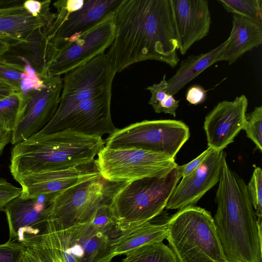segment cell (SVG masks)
Here are the masks:
<instances>
[{
	"label": "cell",
	"mask_w": 262,
	"mask_h": 262,
	"mask_svg": "<svg viewBox=\"0 0 262 262\" xmlns=\"http://www.w3.org/2000/svg\"><path fill=\"white\" fill-rule=\"evenodd\" d=\"M90 220L97 230L111 239L115 237L120 233L110 204L101 206Z\"/></svg>",
	"instance_id": "28"
},
{
	"label": "cell",
	"mask_w": 262,
	"mask_h": 262,
	"mask_svg": "<svg viewBox=\"0 0 262 262\" xmlns=\"http://www.w3.org/2000/svg\"><path fill=\"white\" fill-rule=\"evenodd\" d=\"M57 193L26 198L19 195L9 202L3 209L9 226V240L21 243L25 235L39 233L49 220L52 201Z\"/></svg>",
	"instance_id": "13"
},
{
	"label": "cell",
	"mask_w": 262,
	"mask_h": 262,
	"mask_svg": "<svg viewBox=\"0 0 262 262\" xmlns=\"http://www.w3.org/2000/svg\"><path fill=\"white\" fill-rule=\"evenodd\" d=\"M166 239L178 262H226L210 212L190 206L167 221Z\"/></svg>",
	"instance_id": "6"
},
{
	"label": "cell",
	"mask_w": 262,
	"mask_h": 262,
	"mask_svg": "<svg viewBox=\"0 0 262 262\" xmlns=\"http://www.w3.org/2000/svg\"><path fill=\"white\" fill-rule=\"evenodd\" d=\"M100 176L114 183H128L148 177L162 178L178 165L164 155L134 148L104 146L95 160Z\"/></svg>",
	"instance_id": "9"
},
{
	"label": "cell",
	"mask_w": 262,
	"mask_h": 262,
	"mask_svg": "<svg viewBox=\"0 0 262 262\" xmlns=\"http://www.w3.org/2000/svg\"><path fill=\"white\" fill-rule=\"evenodd\" d=\"M212 150V149L211 148L208 147L207 149L190 162L181 166L178 165V167L181 177H185L189 175L197 168L206 158Z\"/></svg>",
	"instance_id": "34"
},
{
	"label": "cell",
	"mask_w": 262,
	"mask_h": 262,
	"mask_svg": "<svg viewBox=\"0 0 262 262\" xmlns=\"http://www.w3.org/2000/svg\"><path fill=\"white\" fill-rule=\"evenodd\" d=\"M10 43L0 38V56L5 53L9 49Z\"/></svg>",
	"instance_id": "38"
},
{
	"label": "cell",
	"mask_w": 262,
	"mask_h": 262,
	"mask_svg": "<svg viewBox=\"0 0 262 262\" xmlns=\"http://www.w3.org/2000/svg\"><path fill=\"white\" fill-rule=\"evenodd\" d=\"M178 42L184 55L209 33L211 15L207 0H169Z\"/></svg>",
	"instance_id": "16"
},
{
	"label": "cell",
	"mask_w": 262,
	"mask_h": 262,
	"mask_svg": "<svg viewBox=\"0 0 262 262\" xmlns=\"http://www.w3.org/2000/svg\"><path fill=\"white\" fill-rule=\"evenodd\" d=\"M213 218L226 262H261V223L247 186L223 160Z\"/></svg>",
	"instance_id": "3"
},
{
	"label": "cell",
	"mask_w": 262,
	"mask_h": 262,
	"mask_svg": "<svg viewBox=\"0 0 262 262\" xmlns=\"http://www.w3.org/2000/svg\"><path fill=\"white\" fill-rule=\"evenodd\" d=\"M262 43V25L245 17L233 15L227 43L217 61L231 64L247 52Z\"/></svg>",
	"instance_id": "20"
},
{
	"label": "cell",
	"mask_w": 262,
	"mask_h": 262,
	"mask_svg": "<svg viewBox=\"0 0 262 262\" xmlns=\"http://www.w3.org/2000/svg\"><path fill=\"white\" fill-rule=\"evenodd\" d=\"M21 192V188L15 186L4 178H0V211H3L5 205Z\"/></svg>",
	"instance_id": "33"
},
{
	"label": "cell",
	"mask_w": 262,
	"mask_h": 262,
	"mask_svg": "<svg viewBox=\"0 0 262 262\" xmlns=\"http://www.w3.org/2000/svg\"><path fill=\"white\" fill-rule=\"evenodd\" d=\"M67 227L71 237L83 250L82 262H110L111 239L97 230L90 220Z\"/></svg>",
	"instance_id": "22"
},
{
	"label": "cell",
	"mask_w": 262,
	"mask_h": 262,
	"mask_svg": "<svg viewBox=\"0 0 262 262\" xmlns=\"http://www.w3.org/2000/svg\"><path fill=\"white\" fill-rule=\"evenodd\" d=\"M56 112L38 133L70 129L102 137L117 128L111 113L114 76L102 67L86 64L64 74Z\"/></svg>",
	"instance_id": "2"
},
{
	"label": "cell",
	"mask_w": 262,
	"mask_h": 262,
	"mask_svg": "<svg viewBox=\"0 0 262 262\" xmlns=\"http://www.w3.org/2000/svg\"><path fill=\"white\" fill-rule=\"evenodd\" d=\"M21 243L34 262H79L68 228L50 220L39 233L25 235Z\"/></svg>",
	"instance_id": "18"
},
{
	"label": "cell",
	"mask_w": 262,
	"mask_h": 262,
	"mask_svg": "<svg viewBox=\"0 0 262 262\" xmlns=\"http://www.w3.org/2000/svg\"><path fill=\"white\" fill-rule=\"evenodd\" d=\"M14 93L8 85L0 81V100Z\"/></svg>",
	"instance_id": "37"
},
{
	"label": "cell",
	"mask_w": 262,
	"mask_h": 262,
	"mask_svg": "<svg viewBox=\"0 0 262 262\" xmlns=\"http://www.w3.org/2000/svg\"><path fill=\"white\" fill-rule=\"evenodd\" d=\"M23 94L13 93L0 100V127L13 131L18 117Z\"/></svg>",
	"instance_id": "27"
},
{
	"label": "cell",
	"mask_w": 262,
	"mask_h": 262,
	"mask_svg": "<svg viewBox=\"0 0 262 262\" xmlns=\"http://www.w3.org/2000/svg\"><path fill=\"white\" fill-rule=\"evenodd\" d=\"M24 2L0 1V38L10 45L27 41L40 30H48L56 17L50 7L34 16L24 7Z\"/></svg>",
	"instance_id": "17"
},
{
	"label": "cell",
	"mask_w": 262,
	"mask_h": 262,
	"mask_svg": "<svg viewBox=\"0 0 262 262\" xmlns=\"http://www.w3.org/2000/svg\"><path fill=\"white\" fill-rule=\"evenodd\" d=\"M0 81L14 93L24 94L42 83V79L28 63H19L0 56Z\"/></svg>",
	"instance_id": "24"
},
{
	"label": "cell",
	"mask_w": 262,
	"mask_h": 262,
	"mask_svg": "<svg viewBox=\"0 0 262 262\" xmlns=\"http://www.w3.org/2000/svg\"><path fill=\"white\" fill-rule=\"evenodd\" d=\"M124 255L120 262H178L172 250L163 242L142 246Z\"/></svg>",
	"instance_id": "25"
},
{
	"label": "cell",
	"mask_w": 262,
	"mask_h": 262,
	"mask_svg": "<svg viewBox=\"0 0 262 262\" xmlns=\"http://www.w3.org/2000/svg\"><path fill=\"white\" fill-rule=\"evenodd\" d=\"M124 183L100 177L59 192L53 198L49 220L65 227L86 222L101 206L110 203L116 190Z\"/></svg>",
	"instance_id": "10"
},
{
	"label": "cell",
	"mask_w": 262,
	"mask_h": 262,
	"mask_svg": "<svg viewBox=\"0 0 262 262\" xmlns=\"http://www.w3.org/2000/svg\"><path fill=\"white\" fill-rule=\"evenodd\" d=\"M113 13L79 35L54 42L46 41V75L60 76L105 52L116 35Z\"/></svg>",
	"instance_id": "7"
},
{
	"label": "cell",
	"mask_w": 262,
	"mask_h": 262,
	"mask_svg": "<svg viewBox=\"0 0 262 262\" xmlns=\"http://www.w3.org/2000/svg\"><path fill=\"white\" fill-rule=\"evenodd\" d=\"M11 133L0 127V156L2 154L6 145L11 142Z\"/></svg>",
	"instance_id": "36"
},
{
	"label": "cell",
	"mask_w": 262,
	"mask_h": 262,
	"mask_svg": "<svg viewBox=\"0 0 262 262\" xmlns=\"http://www.w3.org/2000/svg\"><path fill=\"white\" fill-rule=\"evenodd\" d=\"M248 104L247 98L242 95L232 101L220 102L206 115L204 129L208 147L222 151L234 142L244 128Z\"/></svg>",
	"instance_id": "14"
},
{
	"label": "cell",
	"mask_w": 262,
	"mask_h": 262,
	"mask_svg": "<svg viewBox=\"0 0 262 262\" xmlns=\"http://www.w3.org/2000/svg\"><path fill=\"white\" fill-rule=\"evenodd\" d=\"M189 136V127L181 121L143 120L117 128L104 142L110 148H134L174 159Z\"/></svg>",
	"instance_id": "8"
},
{
	"label": "cell",
	"mask_w": 262,
	"mask_h": 262,
	"mask_svg": "<svg viewBox=\"0 0 262 262\" xmlns=\"http://www.w3.org/2000/svg\"><path fill=\"white\" fill-rule=\"evenodd\" d=\"M229 12L262 25L261 0H218Z\"/></svg>",
	"instance_id": "26"
},
{
	"label": "cell",
	"mask_w": 262,
	"mask_h": 262,
	"mask_svg": "<svg viewBox=\"0 0 262 262\" xmlns=\"http://www.w3.org/2000/svg\"><path fill=\"white\" fill-rule=\"evenodd\" d=\"M243 129L245 130L247 137L261 151L262 106H256L251 113L246 114V121Z\"/></svg>",
	"instance_id": "29"
},
{
	"label": "cell",
	"mask_w": 262,
	"mask_h": 262,
	"mask_svg": "<svg viewBox=\"0 0 262 262\" xmlns=\"http://www.w3.org/2000/svg\"><path fill=\"white\" fill-rule=\"evenodd\" d=\"M25 251L21 243L9 240L0 245V262H21Z\"/></svg>",
	"instance_id": "32"
},
{
	"label": "cell",
	"mask_w": 262,
	"mask_h": 262,
	"mask_svg": "<svg viewBox=\"0 0 262 262\" xmlns=\"http://www.w3.org/2000/svg\"><path fill=\"white\" fill-rule=\"evenodd\" d=\"M122 0H59L53 3L57 12L46 31L47 42L79 35L114 12Z\"/></svg>",
	"instance_id": "12"
},
{
	"label": "cell",
	"mask_w": 262,
	"mask_h": 262,
	"mask_svg": "<svg viewBox=\"0 0 262 262\" xmlns=\"http://www.w3.org/2000/svg\"><path fill=\"white\" fill-rule=\"evenodd\" d=\"M90 164L62 170L40 172L22 176L16 181L21 186L22 197L57 193L82 182L101 177L96 165Z\"/></svg>",
	"instance_id": "19"
},
{
	"label": "cell",
	"mask_w": 262,
	"mask_h": 262,
	"mask_svg": "<svg viewBox=\"0 0 262 262\" xmlns=\"http://www.w3.org/2000/svg\"><path fill=\"white\" fill-rule=\"evenodd\" d=\"M225 155L223 150L212 149L197 168L182 177L172 191L165 208L180 210L196 204L219 182Z\"/></svg>",
	"instance_id": "15"
},
{
	"label": "cell",
	"mask_w": 262,
	"mask_h": 262,
	"mask_svg": "<svg viewBox=\"0 0 262 262\" xmlns=\"http://www.w3.org/2000/svg\"><path fill=\"white\" fill-rule=\"evenodd\" d=\"M104 146L101 137L70 129L37 133L14 145L9 169L16 180L40 172L85 166L94 162Z\"/></svg>",
	"instance_id": "4"
},
{
	"label": "cell",
	"mask_w": 262,
	"mask_h": 262,
	"mask_svg": "<svg viewBox=\"0 0 262 262\" xmlns=\"http://www.w3.org/2000/svg\"><path fill=\"white\" fill-rule=\"evenodd\" d=\"M247 189L258 222L261 223L262 170L260 167L255 168L247 186Z\"/></svg>",
	"instance_id": "30"
},
{
	"label": "cell",
	"mask_w": 262,
	"mask_h": 262,
	"mask_svg": "<svg viewBox=\"0 0 262 262\" xmlns=\"http://www.w3.org/2000/svg\"><path fill=\"white\" fill-rule=\"evenodd\" d=\"M186 100L191 104H198L206 98V92L201 86L193 85L189 88L186 93Z\"/></svg>",
	"instance_id": "35"
},
{
	"label": "cell",
	"mask_w": 262,
	"mask_h": 262,
	"mask_svg": "<svg viewBox=\"0 0 262 262\" xmlns=\"http://www.w3.org/2000/svg\"><path fill=\"white\" fill-rule=\"evenodd\" d=\"M146 89L151 94L148 103L151 105L156 113H162L163 105L171 95L167 92V82L166 75H164L162 80L159 83L148 86Z\"/></svg>",
	"instance_id": "31"
},
{
	"label": "cell",
	"mask_w": 262,
	"mask_h": 262,
	"mask_svg": "<svg viewBox=\"0 0 262 262\" xmlns=\"http://www.w3.org/2000/svg\"><path fill=\"white\" fill-rule=\"evenodd\" d=\"M227 43V39L206 53L183 59L175 74L167 81V93L172 96L176 94L203 71L217 62Z\"/></svg>",
	"instance_id": "23"
},
{
	"label": "cell",
	"mask_w": 262,
	"mask_h": 262,
	"mask_svg": "<svg viewBox=\"0 0 262 262\" xmlns=\"http://www.w3.org/2000/svg\"><path fill=\"white\" fill-rule=\"evenodd\" d=\"M114 40L106 53L116 73L158 60L174 68L178 42L169 0H122L114 10Z\"/></svg>",
	"instance_id": "1"
},
{
	"label": "cell",
	"mask_w": 262,
	"mask_h": 262,
	"mask_svg": "<svg viewBox=\"0 0 262 262\" xmlns=\"http://www.w3.org/2000/svg\"><path fill=\"white\" fill-rule=\"evenodd\" d=\"M38 87L23 94L17 122L11 133L14 145L39 132L53 118L58 108L62 88L60 76L42 78Z\"/></svg>",
	"instance_id": "11"
},
{
	"label": "cell",
	"mask_w": 262,
	"mask_h": 262,
	"mask_svg": "<svg viewBox=\"0 0 262 262\" xmlns=\"http://www.w3.org/2000/svg\"><path fill=\"white\" fill-rule=\"evenodd\" d=\"M178 166L164 177L124 183L116 190L110 206L120 232L150 222L162 212L182 178Z\"/></svg>",
	"instance_id": "5"
},
{
	"label": "cell",
	"mask_w": 262,
	"mask_h": 262,
	"mask_svg": "<svg viewBox=\"0 0 262 262\" xmlns=\"http://www.w3.org/2000/svg\"><path fill=\"white\" fill-rule=\"evenodd\" d=\"M167 233V223H154L151 221L121 231L111 239L109 246L110 262L115 256L142 246L163 242Z\"/></svg>",
	"instance_id": "21"
}]
</instances>
